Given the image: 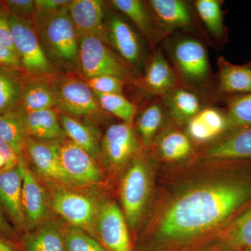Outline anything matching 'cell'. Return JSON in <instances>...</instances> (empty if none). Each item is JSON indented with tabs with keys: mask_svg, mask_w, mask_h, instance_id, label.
Masks as SVG:
<instances>
[{
	"mask_svg": "<svg viewBox=\"0 0 251 251\" xmlns=\"http://www.w3.org/2000/svg\"><path fill=\"white\" fill-rule=\"evenodd\" d=\"M220 239L234 251L251 250V206L224 227Z\"/></svg>",
	"mask_w": 251,
	"mask_h": 251,
	"instance_id": "f546056e",
	"label": "cell"
},
{
	"mask_svg": "<svg viewBox=\"0 0 251 251\" xmlns=\"http://www.w3.org/2000/svg\"><path fill=\"white\" fill-rule=\"evenodd\" d=\"M186 124H187L188 135L191 139L195 141L205 143L216 138L206 126L205 124L198 117V114Z\"/></svg>",
	"mask_w": 251,
	"mask_h": 251,
	"instance_id": "f35d334b",
	"label": "cell"
},
{
	"mask_svg": "<svg viewBox=\"0 0 251 251\" xmlns=\"http://www.w3.org/2000/svg\"><path fill=\"white\" fill-rule=\"evenodd\" d=\"M247 251H251V250Z\"/></svg>",
	"mask_w": 251,
	"mask_h": 251,
	"instance_id": "c3c4849f",
	"label": "cell"
},
{
	"mask_svg": "<svg viewBox=\"0 0 251 251\" xmlns=\"http://www.w3.org/2000/svg\"><path fill=\"white\" fill-rule=\"evenodd\" d=\"M0 234L11 239L16 237V229L6 219L1 208H0Z\"/></svg>",
	"mask_w": 251,
	"mask_h": 251,
	"instance_id": "ee69618b",
	"label": "cell"
},
{
	"mask_svg": "<svg viewBox=\"0 0 251 251\" xmlns=\"http://www.w3.org/2000/svg\"><path fill=\"white\" fill-rule=\"evenodd\" d=\"M49 81L59 112L77 119L98 117L104 112L83 78L74 74H60L49 77Z\"/></svg>",
	"mask_w": 251,
	"mask_h": 251,
	"instance_id": "5b68a950",
	"label": "cell"
},
{
	"mask_svg": "<svg viewBox=\"0 0 251 251\" xmlns=\"http://www.w3.org/2000/svg\"><path fill=\"white\" fill-rule=\"evenodd\" d=\"M226 97V131L251 127V93Z\"/></svg>",
	"mask_w": 251,
	"mask_h": 251,
	"instance_id": "d6a6232c",
	"label": "cell"
},
{
	"mask_svg": "<svg viewBox=\"0 0 251 251\" xmlns=\"http://www.w3.org/2000/svg\"><path fill=\"white\" fill-rule=\"evenodd\" d=\"M25 122L28 135L36 139L54 143H61L67 139L57 109L27 112Z\"/></svg>",
	"mask_w": 251,
	"mask_h": 251,
	"instance_id": "603a6c76",
	"label": "cell"
},
{
	"mask_svg": "<svg viewBox=\"0 0 251 251\" xmlns=\"http://www.w3.org/2000/svg\"><path fill=\"white\" fill-rule=\"evenodd\" d=\"M214 251H234L232 250V249H229V248L226 247L224 244H221V247L219 249H216V250H214Z\"/></svg>",
	"mask_w": 251,
	"mask_h": 251,
	"instance_id": "bcb514c9",
	"label": "cell"
},
{
	"mask_svg": "<svg viewBox=\"0 0 251 251\" xmlns=\"http://www.w3.org/2000/svg\"><path fill=\"white\" fill-rule=\"evenodd\" d=\"M161 98L167 112L177 124L187 123L203 108L199 94L186 87H177Z\"/></svg>",
	"mask_w": 251,
	"mask_h": 251,
	"instance_id": "7402d4cb",
	"label": "cell"
},
{
	"mask_svg": "<svg viewBox=\"0 0 251 251\" xmlns=\"http://www.w3.org/2000/svg\"><path fill=\"white\" fill-rule=\"evenodd\" d=\"M156 150L166 161H179L191 154L193 145L188 135L180 130H170L158 138Z\"/></svg>",
	"mask_w": 251,
	"mask_h": 251,
	"instance_id": "4dcf8cb0",
	"label": "cell"
},
{
	"mask_svg": "<svg viewBox=\"0 0 251 251\" xmlns=\"http://www.w3.org/2000/svg\"><path fill=\"white\" fill-rule=\"evenodd\" d=\"M28 136L25 112L22 107L0 114V141L7 144L18 156H23Z\"/></svg>",
	"mask_w": 251,
	"mask_h": 251,
	"instance_id": "d4e9b609",
	"label": "cell"
},
{
	"mask_svg": "<svg viewBox=\"0 0 251 251\" xmlns=\"http://www.w3.org/2000/svg\"><path fill=\"white\" fill-rule=\"evenodd\" d=\"M59 121L67 139L87 151L94 159L100 157V142L98 132L77 118L59 112Z\"/></svg>",
	"mask_w": 251,
	"mask_h": 251,
	"instance_id": "484cf974",
	"label": "cell"
},
{
	"mask_svg": "<svg viewBox=\"0 0 251 251\" xmlns=\"http://www.w3.org/2000/svg\"><path fill=\"white\" fill-rule=\"evenodd\" d=\"M198 117L206 126L208 127L214 136H219L224 134L227 129V122H226V111L213 107L203 108L199 113Z\"/></svg>",
	"mask_w": 251,
	"mask_h": 251,
	"instance_id": "8d00e7d4",
	"label": "cell"
},
{
	"mask_svg": "<svg viewBox=\"0 0 251 251\" xmlns=\"http://www.w3.org/2000/svg\"><path fill=\"white\" fill-rule=\"evenodd\" d=\"M0 251H20V250L11 239L0 234Z\"/></svg>",
	"mask_w": 251,
	"mask_h": 251,
	"instance_id": "f6af8a7d",
	"label": "cell"
},
{
	"mask_svg": "<svg viewBox=\"0 0 251 251\" xmlns=\"http://www.w3.org/2000/svg\"><path fill=\"white\" fill-rule=\"evenodd\" d=\"M217 90L226 97L251 93V67L235 65L224 57L218 58Z\"/></svg>",
	"mask_w": 251,
	"mask_h": 251,
	"instance_id": "44dd1931",
	"label": "cell"
},
{
	"mask_svg": "<svg viewBox=\"0 0 251 251\" xmlns=\"http://www.w3.org/2000/svg\"><path fill=\"white\" fill-rule=\"evenodd\" d=\"M0 45L11 50L19 57L15 47L12 31L10 27L9 12L2 3H0Z\"/></svg>",
	"mask_w": 251,
	"mask_h": 251,
	"instance_id": "ab89813d",
	"label": "cell"
},
{
	"mask_svg": "<svg viewBox=\"0 0 251 251\" xmlns=\"http://www.w3.org/2000/svg\"><path fill=\"white\" fill-rule=\"evenodd\" d=\"M85 81L94 93L124 95L126 82L118 77L100 75Z\"/></svg>",
	"mask_w": 251,
	"mask_h": 251,
	"instance_id": "d590c367",
	"label": "cell"
},
{
	"mask_svg": "<svg viewBox=\"0 0 251 251\" xmlns=\"http://www.w3.org/2000/svg\"><path fill=\"white\" fill-rule=\"evenodd\" d=\"M249 66L251 67V61L249 63Z\"/></svg>",
	"mask_w": 251,
	"mask_h": 251,
	"instance_id": "7dc6e473",
	"label": "cell"
},
{
	"mask_svg": "<svg viewBox=\"0 0 251 251\" xmlns=\"http://www.w3.org/2000/svg\"><path fill=\"white\" fill-rule=\"evenodd\" d=\"M67 6L49 12L35 11L33 21L41 45L51 64L61 74H74L77 72L80 38Z\"/></svg>",
	"mask_w": 251,
	"mask_h": 251,
	"instance_id": "7a4b0ae2",
	"label": "cell"
},
{
	"mask_svg": "<svg viewBox=\"0 0 251 251\" xmlns=\"http://www.w3.org/2000/svg\"><path fill=\"white\" fill-rule=\"evenodd\" d=\"M94 94L104 112L114 115L125 123L133 124L136 115L137 107L125 96L119 94Z\"/></svg>",
	"mask_w": 251,
	"mask_h": 251,
	"instance_id": "836d02e7",
	"label": "cell"
},
{
	"mask_svg": "<svg viewBox=\"0 0 251 251\" xmlns=\"http://www.w3.org/2000/svg\"><path fill=\"white\" fill-rule=\"evenodd\" d=\"M50 187V204L53 210L67 221L71 226L82 229L97 237L96 221L99 206L85 195L64 188V186L49 184Z\"/></svg>",
	"mask_w": 251,
	"mask_h": 251,
	"instance_id": "52a82bcc",
	"label": "cell"
},
{
	"mask_svg": "<svg viewBox=\"0 0 251 251\" xmlns=\"http://www.w3.org/2000/svg\"><path fill=\"white\" fill-rule=\"evenodd\" d=\"M60 143L44 141L28 136L24 152L43 176L63 186H75L63 169L59 158Z\"/></svg>",
	"mask_w": 251,
	"mask_h": 251,
	"instance_id": "5bb4252c",
	"label": "cell"
},
{
	"mask_svg": "<svg viewBox=\"0 0 251 251\" xmlns=\"http://www.w3.org/2000/svg\"><path fill=\"white\" fill-rule=\"evenodd\" d=\"M59 153L63 169L75 186L98 184L103 179L96 159L71 140L61 142Z\"/></svg>",
	"mask_w": 251,
	"mask_h": 251,
	"instance_id": "7c38bea8",
	"label": "cell"
},
{
	"mask_svg": "<svg viewBox=\"0 0 251 251\" xmlns=\"http://www.w3.org/2000/svg\"><path fill=\"white\" fill-rule=\"evenodd\" d=\"M166 47L186 88L199 94L210 84L211 70L207 50L193 36L167 39Z\"/></svg>",
	"mask_w": 251,
	"mask_h": 251,
	"instance_id": "3957f363",
	"label": "cell"
},
{
	"mask_svg": "<svg viewBox=\"0 0 251 251\" xmlns=\"http://www.w3.org/2000/svg\"><path fill=\"white\" fill-rule=\"evenodd\" d=\"M0 68L6 70L24 72L22 64L17 54L1 45H0Z\"/></svg>",
	"mask_w": 251,
	"mask_h": 251,
	"instance_id": "b9f144b4",
	"label": "cell"
},
{
	"mask_svg": "<svg viewBox=\"0 0 251 251\" xmlns=\"http://www.w3.org/2000/svg\"><path fill=\"white\" fill-rule=\"evenodd\" d=\"M24 251H67L64 232L58 224L44 222L23 236Z\"/></svg>",
	"mask_w": 251,
	"mask_h": 251,
	"instance_id": "cb8c5ba5",
	"label": "cell"
},
{
	"mask_svg": "<svg viewBox=\"0 0 251 251\" xmlns=\"http://www.w3.org/2000/svg\"><path fill=\"white\" fill-rule=\"evenodd\" d=\"M20 157L7 144L0 141V175L16 168Z\"/></svg>",
	"mask_w": 251,
	"mask_h": 251,
	"instance_id": "60d3db41",
	"label": "cell"
},
{
	"mask_svg": "<svg viewBox=\"0 0 251 251\" xmlns=\"http://www.w3.org/2000/svg\"><path fill=\"white\" fill-rule=\"evenodd\" d=\"M149 7L167 36L173 31L191 30L196 25L189 3L184 0H149Z\"/></svg>",
	"mask_w": 251,
	"mask_h": 251,
	"instance_id": "2e32d148",
	"label": "cell"
},
{
	"mask_svg": "<svg viewBox=\"0 0 251 251\" xmlns=\"http://www.w3.org/2000/svg\"><path fill=\"white\" fill-rule=\"evenodd\" d=\"M8 12L21 19L33 20L35 4L32 0H7L2 1Z\"/></svg>",
	"mask_w": 251,
	"mask_h": 251,
	"instance_id": "74e56055",
	"label": "cell"
},
{
	"mask_svg": "<svg viewBox=\"0 0 251 251\" xmlns=\"http://www.w3.org/2000/svg\"><path fill=\"white\" fill-rule=\"evenodd\" d=\"M110 4L130 19L148 41L151 47L167 38L148 4L140 0H112Z\"/></svg>",
	"mask_w": 251,
	"mask_h": 251,
	"instance_id": "ac0fdd59",
	"label": "cell"
},
{
	"mask_svg": "<svg viewBox=\"0 0 251 251\" xmlns=\"http://www.w3.org/2000/svg\"><path fill=\"white\" fill-rule=\"evenodd\" d=\"M125 214L115 202L98 208L96 232L107 251H133Z\"/></svg>",
	"mask_w": 251,
	"mask_h": 251,
	"instance_id": "8fae6325",
	"label": "cell"
},
{
	"mask_svg": "<svg viewBox=\"0 0 251 251\" xmlns=\"http://www.w3.org/2000/svg\"><path fill=\"white\" fill-rule=\"evenodd\" d=\"M224 1L220 0H197L195 10L211 37L224 46L227 42L228 31L224 23Z\"/></svg>",
	"mask_w": 251,
	"mask_h": 251,
	"instance_id": "f1b7e54d",
	"label": "cell"
},
{
	"mask_svg": "<svg viewBox=\"0 0 251 251\" xmlns=\"http://www.w3.org/2000/svg\"><path fill=\"white\" fill-rule=\"evenodd\" d=\"M224 134L206 150L208 158L215 161L251 158V126L227 130Z\"/></svg>",
	"mask_w": 251,
	"mask_h": 251,
	"instance_id": "ffe728a7",
	"label": "cell"
},
{
	"mask_svg": "<svg viewBox=\"0 0 251 251\" xmlns=\"http://www.w3.org/2000/svg\"><path fill=\"white\" fill-rule=\"evenodd\" d=\"M150 179L148 168L140 159L126 170L120 185V198L127 224L134 227L139 223L149 197Z\"/></svg>",
	"mask_w": 251,
	"mask_h": 251,
	"instance_id": "ba28073f",
	"label": "cell"
},
{
	"mask_svg": "<svg viewBox=\"0 0 251 251\" xmlns=\"http://www.w3.org/2000/svg\"><path fill=\"white\" fill-rule=\"evenodd\" d=\"M77 72L87 80L112 75L126 83L136 84L138 74L110 46L94 36L80 39Z\"/></svg>",
	"mask_w": 251,
	"mask_h": 251,
	"instance_id": "277c9868",
	"label": "cell"
},
{
	"mask_svg": "<svg viewBox=\"0 0 251 251\" xmlns=\"http://www.w3.org/2000/svg\"><path fill=\"white\" fill-rule=\"evenodd\" d=\"M103 4L99 0H73L68 4L69 16L80 39L94 36L109 46Z\"/></svg>",
	"mask_w": 251,
	"mask_h": 251,
	"instance_id": "9a60e30c",
	"label": "cell"
},
{
	"mask_svg": "<svg viewBox=\"0 0 251 251\" xmlns=\"http://www.w3.org/2000/svg\"><path fill=\"white\" fill-rule=\"evenodd\" d=\"M23 177L19 166L0 175V208L18 231L27 230L22 203Z\"/></svg>",
	"mask_w": 251,
	"mask_h": 251,
	"instance_id": "e0dca14e",
	"label": "cell"
},
{
	"mask_svg": "<svg viewBox=\"0 0 251 251\" xmlns=\"http://www.w3.org/2000/svg\"><path fill=\"white\" fill-rule=\"evenodd\" d=\"M18 166L22 173V203L27 230L36 228L46 222L50 212L49 197L45 189L27 166L23 156Z\"/></svg>",
	"mask_w": 251,
	"mask_h": 251,
	"instance_id": "4fadbf2b",
	"label": "cell"
},
{
	"mask_svg": "<svg viewBox=\"0 0 251 251\" xmlns=\"http://www.w3.org/2000/svg\"><path fill=\"white\" fill-rule=\"evenodd\" d=\"M141 86L149 95L159 97L179 87V77L161 49H156L149 61Z\"/></svg>",
	"mask_w": 251,
	"mask_h": 251,
	"instance_id": "d6986e66",
	"label": "cell"
},
{
	"mask_svg": "<svg viewBox=\"0 0 251 251\" xmlns=\"http://www.w3.org/2000/svg\"><path fill=\"white\" fill-rule=\"evenodd\" d=\"M109 46L134 69L138 75L145 62L143 43L133 27L115 13L105 18Z\"/></svg>",
	"mask_w": 251,
	"mask_h": 251,
	"instance_id": "30bf717a",
	"label": "cell"
},
{
	"mask_svg": "<svg viewBox=\"0 0 251 251\" xmlns=\"http://www.w3.org/2000/svg\"><path fill=\"white\" fill-rule=\"evenodd\" d=\"M140 151L141 144L133 124L122 122L110 125L100 140V156L111 168L125 166Z\"/></svg>",
	"mask_w": 251,
	"mask_h": 251,
	"instance_id": "9c48e42d",
	"label": "cell"
},
{
	"mask_svg": "<svg viewBox=\"0 0 251 251\" xmlns=\"http://www.w3.org/2000/svg\"><path fill=\"white\" fill-rule=\"evenodd\" d=\"M28 78L25 72L0 68V114L21 108L23 91Z\"/></svg>",
	"mask_w": 251,
	"mask_h": 251,
	"instance_id": "4316f807",
	"label": "cell"
},
{
	"mask_svg": "<svg viewBox=\"0 0 251 251\" xmlns=\"http://www.w3.org/2000/svg\"><path fill=\"white\" fill-rule=\"evenodd\" d=\"M251 206V158L236 160L235 168L214 182L176 198L158 228L163 245L179 246L219 226L226 227Z\"/></svg>",
	"mask_w": 251,
	"mask_h": 251,
	"instance_id": "6da1fadb",
	"label": "cell"
},
{
	"mask_svg": "<svg viewBox=\"0 0 251 251\" xmlns=\"http://www.w3.org/2000/svg\"><path fill=\"white\" fill-rule=\"evenodd\" d=\"M21 107L25 113L56 109V99L49 78L29 77L23 91Z\"/></svg>",
	"mask_w": 251,
	"mask_h": 251,
	"instance_id": "83f0119b",
	"label": "cell"
},
{
	"mask_svg": "<svg viewBox=\"0 0 251 251\" xmlns=\"http://www.w3.org/2000/svg\"><path fill=\"white\" fill-rule=\"evenodd\" d=\"M70 1L66 0H34L35 11L49 12L65 7Z\"/></svg>",
	"mask_w": 251,
	"mask_h": 251,
	"instance_id": "7bdbcfd3",
	"label": "cell"
},
{
	"mask_svg": "<svg viewBox=\"0 0 251 251\" xmlns=\"http://www.w3.org/2000/svg\"><path fill=\"white\" fill-rule=\"evenodd\" d=\"M9 21L15 47L28 76L49 78L60 74L46 57L33 20L21 19L9 13Z\"/></svg>",
	"mask_w": 251,
	"mask_h": 251,
	"instance_id": "8992f818",
	"label": "cell"
},
{
	"mask_svg": "<svg viewBox=\"0 0 251 251\" xmlns=\"http://www.w3.org/2000/svg\"><path fill=\"white\" fill-rule=\"evenodd\" d=\"M64 239L67 251H107L97 239L74 226L66 229Z\"/></svg>",
	"mask_w": 251,
	"mask_h": 251,
	"instance_id": "e575fe53",
	"label": "cell"
},
{
	"mask_svg": "<svg viewBox=\"0 0 251 251\" xmlns=\"http://www.w3.org/2000/svg\"><path fill=\"white\" fill-rule=\"evenodd\" d=\"M166 109L161 101L150 104L140 114L136 121L137 130L143 146L148 148L154 141L166 117Z\"/></svg>",
	"mask_w": 251,
	"mask_h": 251,
	"instance_id": "1f68e13d",
	"label": "cell"
}]
</instances>
